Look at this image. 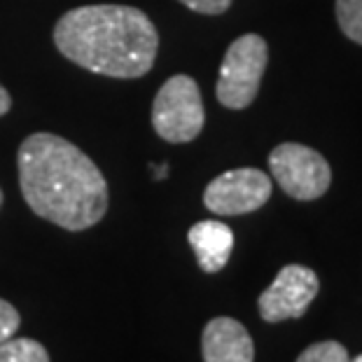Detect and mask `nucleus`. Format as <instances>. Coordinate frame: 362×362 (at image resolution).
Here are the masks:
<instances>
[{"mask_svg": "<svg viewBox=\"0 0 362 362\" xmlns=\"http://www.w3.org/2000/svg\"><path fill=\"white\" fill-rule=\"evenodd\" d=\"M155 175H157V178H164V175H168V164H157L155 166Z\"/></svg>", "mask_w": 362, "mask_h": 362, "instance_id": "16", "label": "nucleus"}, {"mask_svg": "<svg viewBox=\"0 0 362 362\" xmlns=\"http://www.w3.org/2000/svg\"><path fill=\"white\" fill-rule=\"evenodd\" d=\"M320 290V281L313 269L302 264L283 267L274 283L257 299L259 315L267 322L302 318Z\"/></svg>", "mask_w": 362, "mask_h": 362, "instance_id": "7", "label": "nucleus"}, {"mask_svg": "<svg viewBox=\"0 0 362 362\" xmlns=\"http://www.w3.org/2000/svg\"><path fill=\"white\" fill-rule=\"evenodd\" d=\"M297 362H351V356L339 341H318L302 351Z\"/></svg>", "mask_w": 362, "mask_h": 362, "instance_id": "12", "label": "nucleus"}, {"mask_svg": "<svg viewBox=\"0 0 362 362\" xmlns=\"http://www.w3.org/2000/svg\"><path fill=\"white\" fill-rule=\"evenodd\" d=\"M187 241L194 250L199 267L206 274H218L227 267L229 255H232L234 232L220 220H204L189 229Z\"/></svg>", "mask_w": 362, "mask_h": 362, "instance_id": "9", "label": "nucleus"}, {"mask_svg": "<svg viewBox=\"0 0 362 362\" xmlns=\"http://www.w3.org/2000/svg\"><path fill=\"white\" fill-rule=\"evenodd\" d=\"M180 3L199 14H222V12H227L232 0H180Z\"/></svg>", "mask_w": 362, "mask_h": 362, "instance_id": "14", "label": "nucleus"}, {"mask_svg": "<svg viewBox=\"0 0 362 362\" xmlns=\"http://www.w3.org/2000/svg\"><path fill=\"white\" fill-rule=\"evenodd\" d=\"M0 362H49V353L35 339L10 337L0 344Z\"/></svg>", "mask_w": 362, "mask_h": 362, "instance_id": "10", "label": "nucleus"}, {"mask_svg": "<svg viewBox=\"0 0 362 362\" xmlns=\"http://www.w3.org/2000/svg\"><path fill=\"white\" fill-rule=\"evenodd\" d=\"M269 168L281 189L297 202H313L329 189L332 168L313 148L299 143H281L269 155Z\"/></svg>", "mask_w": 362, "mask_h": 362, "instance_id": "5", "label": "nucleus"}, {"mask_svg": "<svg viewBox=\"0 0 362 362\" xmlns=\"http://www.w3.org/2000/svg\"><path fill=\"white\" fill-rule=\"evenodd\" d=\"M272 178L259 168H234L218 175L204 192V204L215 215H243L262 208L272 197Z\"/></svg>", "mask_w": 362, "mask_h": 362, "instance_id": "6", "label": "nucleus"}, {"mask_svg": "<svg viewBox=\"0 0 362 362\" xmlns=\"http://www.w3.org/2000/svg\"><path fill=\"white\" fill-rule=\"evenodd\" d=\"M337 21L349 40L362 45V0H337Z\"/></svg>", "mask_w": 362, "mask_h": 362, "instance_id": "11", "label": "nucleus"}, {"mask_svg": "<svg viewBox=\"0 0 362 362\" xmlns=\"http://www.w3.org/2000/svg\"><path fill=\"white\" fill-rule=\"evenodd\" d=\"M19 311L14 309L10 302H5V299H0V344L5 341V339H10L17 334L19 329Z\"/></svg>", "mask_w": 362, "mask_h": 362, "instance_id": "13", "label": "nucleus"}, {"mask_svg": "<svg viewBox=\"0 0 362 362\" xmlns=\"http://www.w3.org/2000/svg\"><path fill=\"white\" fill-rule=\"evenodd\" d=\"M269 61V47L264 37L257 33H245L236 37L227 49L220 66V78L215 94L218 101L229 110H243L255 101L262 75Z\"/></svg>", "mask_w": 362, "mask_h": 362, "instance_id": "3", "label": "nucleus"}, {"mask_svg": "<svg viewBox=\"0 0 362 362\" xmlns=\"http://www.w3.org/2000/svg\"><path fill=\"white\" fill-rule=\"evenodd\" d=\"M17 164L21 194L35 215L68 232L101 222L107 182L78 145L54 134H33L21 143Z\"/></svg>", "mask_w": 362, "mask_h": 362, "instance_id": "1", "label": "nucleus"}, {"mask_svg": "<svg viewBox=\"0 0 362 362\" xmlns=\"http://www.w3.org/2000/svg\"><path fill=\"white\" fill-rule=\"evenodd\" d=\"M206 122L199 84L189 75L168 78L152 103V127L168 143H189Z\"/></svg>", "mask_w": 362, "mask_h": 362, "instance_id": "4", "label": "nucleus"}, {"mask_svg": "<svg viewBox=\"0 0 362 362\" xmlns=\"http://www.w3.org/2000/svg\"><path fill=\"white\" fill-rule=\"evenodd\" d=\"M59 52L84 71L134 80L152 68L159 35L150 17L129 5H84L54 26Z\"/></svg>", "mask_w": 362, "mask_h": 362, "instance_id": "2", "label": "nucleus"}, {"mask_svg": "<svg viewBox=\"0 0 362 362\" xmlns=\"http://www.w3.org/2000/svg\"><path fill=\"white\" fill-rule=\"evenodd\" d=\"M12 107V98H10V94H7V91L0 87V117H3V115L10 110Z\"/></svg>", "mask_w": 362, "mask_h": 362, "instance_id": "15", "label": "nucleus"}, {"mask_svg": "<svg viewBox=\"0 0 362 362\" xmlns=\"http://www.w3.org/2000/svg\"><path fill=\"white\" fill-rule=\"evenodd\" d=\"M0 206H3V189H0Z\"/></svg>", "mask_w": 362, "mask_h": 362, "instance_id": "18", "label": "nucleus"}, {"mask_svg": "<svg viewBox=\"0 0 362 362\" xmlns=\"http://www.w3.org/2000/svg\"><path fill=\"white\" fill-rule=\"evenodd\" d=\"M204 362H252L255 344L241 322L227 315L208 320L202 334Z\"/></svg>", "mask_w": 362, "mask_h": 362, "instance_id": "8", "label": "nucleus"}, {"mask_svg": "<svg viewBox=\"0 0 362 362\" xmlns=\"http://www.w3.org/2000/svg\"><path fill=\"white\" fill-rule=\"evenodd\" d=\"M351 362H362V356H358V358H351Z\"/></svg>", "mask_w": 362, "mask_h": 362, "instance_id": "17", "label": "nucleus"}]
</instances>
